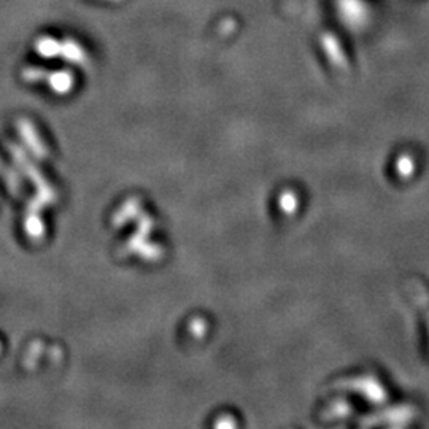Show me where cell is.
Wrapping results in <instances>:
<instances>
[{"label":"cell","instance_id":"2","mask_svg":"<svg viewBox=\"0 0 429 429\" xmlns=\"http://www.w3.org/2000/svg\"><path fill=\"white\" fill-rule=\"evenodd\" d=\"M108 2H121V0H108Z\"/></svg>","mask_w":429,"mask_h":429},{"label":"cell","instance_id":"1","mask_svg":"<svg viewBox=\"0 0 429 429\" xmlns=\"http://www.w3.org/2000/svg\"><path fill=\"white\" fill-rule=\"evenodd\" d=\"M37 51L42 56H64L72 62L84 59V51L75 40L67 38L64 42H59L53 37H42L37 42Z\"/></svg>","mask_w":429,"mask_h":429}]
</instances>
